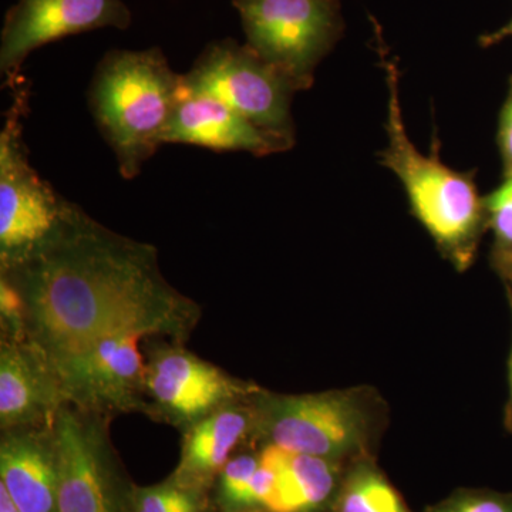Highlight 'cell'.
Returning a JSON list of instances; mask_svg holds the SVG:
<instances>
[{"instance_id": "1", "label": "cell", "mask_w": 512, "mask_h": 512, "mask_svg": "<svg viewBox=\"0 0 512 512\" xmlns=\"http://www.w3.org/2000/svg\"><path fill=\"white\" fill-rule=\"evenodd\" d=\"M47 366L123 333H180L194 306L158 269L156 251L113 234L66 202L53 237L3 271Z\"/></svg>"}, {"instance_id": "2", "label": "cell", "mask_w": 512, "mask_h": 512, "mask_svg": "<svg viewBox=\"0 0 512 512\" xmlns=\"http://www.w3.org/2000/svg\"><path fill=\"white\" fill-rule=\"evenodd\" d=\"M180 89L181 74L160 47L114 49L101 57L87 100L126 180L136 178L164 146Z\"/></svg>"}, {"instance_id": "3", "label": "cell", "mask_w": 512, "mask_h": 512, "mask_svg": "<svg viewBox=\"0 0 512 512\" xmlns=\"http://www.w3.org/2000/svg\"><path fill=\"white\" fill-rule=\"evenodd\" d=\"M382 56L387 101L386 131L389 144L380 163L402 183L417 221L426 228L440 251L457 266L466 269L476 254L485 218L484 200L478 194L473 171L463 173L444 164L440 143L434 137L433 153L423 154L407 134L399 97V69Z\"/></svg>"}, {"instance_id": "4", "label": "cell", "mask_w": 512, "mask_h": 512, "mask_svg": "<svg viewBox=\"0 0 512 512\" xmlns=\"http://www.w3.org/2000/svg\"><path fill=\"white\" fill-rule=\"evenodd\" d=\"M232 5L245 45L301 92L311 89L316 67L345 30L340 0H232Z\"/></svg>"}, {"instance_id": "5", "label": "cell", "mask_w": 512, "mask_h": 512, "mask_svg": "<svg viewBox=\"0 0 512 512\" xmlns=\"http://www.w3.org/2000/svg\"><path fill=\"white\" fill-rule=\"evenodd\" d=\"M184 89L210 94L272 136L295 146L292 100L299 87L245 43H208L191 70L181 74Z\"/></svg>"}, {"instance_id": "6", "label": "cell", "mask_w": 512, "mask_h": 512, "mask_svg": "<svg viewBox=\"0 0 512 512\" xmlns=\"http://www.w3.org/2000/svg\"><path fill=\"white\" fill-rule=\"evenodd\" d=\"M28 96L19 90L0 131V259L13 268L43 247L59 228L66 200L30 164L23 140Z\"/></svg>"}, {"instance_id": "7", "label": "cell", "mask_w": 512, "mask_h": 512, "mask_svg": "<svg viewBox=\"0 0 512 512\" xmlns=\"http://www.w3.org/2000/svg\"><path fill=\"white\" fill-rule=\"evenodd\" d=\"M262 429L275 446L330 460L365 446L372 410L355 390L276 397L264 407Z\"/></svg>"}, {"instance_id": "8", "label": "cell", "mask_w": 512, "mask_h": 512, "mask_svg": "<svg viewBox=\"0 0 512 512\" xmlns=\"http://www.w3.org/2000/svg\"><path fill=\"white\" fill-rule=\"evenodd\" d=\"M131 22L123 0H18L0 33V72L12 79L39 47L97 29L126 30Z\"/></svg>"}, {"instance_id": "9", "label": "cell", "mask_w": 512, "mask_h": 512, "mask_svg": "<svg viewBox=\"0 0 512 512\" xmlns=\"http://www.w3.org/2000/svg\"><path fill=\"white\" fill-rule=\"evenodd\" d=\"M57 463V512H123L110 477L101 434L66 410L52 433Z\"/></svg>"}, {"instance_id": "10", "label": "cell", "mask_w": 512, "mask_h": 512, "mask_svg": "<svg viewBox=\"0 0 512 512\" xmlns=\"http://www.w3.org/2000/svg\"><path fill=\"white\" fill-rule=\"evenodd\" d=\"M143 333L109 336L94 345L53 363L50 372L64 393L90 404H120L131 399L143 382L138 350Z\"/></svg>"}, {"instance_id": "11", "label": "cell", "mask_w": 512, "mask_h": 512, "mask_svg": "<svg viewBox=\"0 0 512 512\" xmlns=\"http://www.w3.org/2000/svg\"><path fill=\"white\" fill-rule=\"evenodd\" d=\"M164 144H188L214 151H244L264 157L291 150V144L254 126L210 94L190 92L181 83Z\"/></svg>"}, {"instance_id": "12", "label": "cell", "mask_w": 512, "mask_h": 512, "mask_svg": "<svg viewBox=\"0 0 512 512\" xmlns=\"http://www.w3.org/2000/svg\"><path fill=\"white\" fill-rule=\"evenodd\" d=\"M146 375L154 399L187 420L210 416L241 390L217 367L180 350L161 353Z\"/></svg>"}, {"instance_id": "13", "label": "cell", "mask_w": 512, "mask_h": 512, "mask_svg": "<svg viewBox=\"0 0 512 512\" xmlns=\"http://www.w3.org/2000/svg\"><path fill=\"white\" fill-rule=\"evenodd\" d=\"M0 485L20 512H57V463L50 444L32 434L10 436L0 447Z\"/></svg>"}, {"instance_id": "14", "label": "cell", "mask_w": 512, "mask_h": 512, "mask_svg": "<svg viewBox=\"0 0 512 512\" xmlns=\"http://www.w3.org/2000/svg\"><path fill=\"white\" fill-rule=\"evenodd\" d=\"M262 457L275 471V488L265 507L271 512H308L328 500L335 487L329 460L269 444Z\"/></svg>"}, {"instance_id": "15", "label": "cell", "mask_w": 512, "mask_h": 512, "mask_svg": "<svg viewBox=\"0 0 512 512\" xmlns=\"http://www.w3.org/2000/svg\"><path fill=\"white\" fill-rule=\"evenodd\" d=\"M55 376L28 350L6 346L0 356V420L19 426L42 416L55 400Z\"/></svg>"}, {"instance_id": "16", "label": "cell", "mask_w": 512, "mask_h": 512, "mask_svg": "<svg viewBox=\"0 0 512 512\" xmlns=\"http://www.w3.org/2000/svg\"><path fill=\"white\" fill-rule=\"evenodd\" d=\"M247 414L238 409H224L204 417L185 441L180 474L200 478L211 476L228 463L229 454L245 436Z\"/></svg>"}, {"instance_id": "17", "label": "cell", "mask_w": 512, "mask_h": 512, "mask_svg": "<svg viewBox=\"0 0 512 512\" xmlns=\"http://www.w3.org/2000/svg\"><path fill=\"white\" fill-rule=\"evenodd\" d=\"M340 512H409L402 498L379 473L362 468L350 478L342 500Z\"/></svg>"}, {"instance_id": "18", "label": "cell", "mask_w": 512, "mask_h": 512, "mask_svg": "<svg viewBox=\"0 0 512 512\" xmlns=\"http://www.w3.org/2000/svg\"><path fill=\"white\" fill-rule=\"evenodd\" d=\"M485 215L501 247L512 248V167L503 183L484 198Z\"/></svg>"}, {"instance_id": "19", "label": "cell", "mask_w": 512, "mask_h": 512, "mask_svg": "<svg viewBox=\"0 0 512 512\" xmlns=\"http://www.w3.org/2000/svg\"><path fill=\"white\" fill-rule=\"evenodd\" d=\"M136 512H200V508L191 491L177 485H163L141 491Z\"/></svg>"}, {"instance_id": "20", "label": "cell", "mask_w": 512, "mask_h": 512, "mask_svg": "<svg viewBox=\"0 0 512 512\" xmlns=\"http://www.w3.org/2000/svg\"><path fill=\"white\" fill-rule=\"evenodd\" d=\"M258 466L259 458L251 456L237 457L225 464L222 473V494L229 504L238 505L239 498Z\"/></svg>"}, {"instance_id": "21", "label": "cell", "mask_w": 512, "mask_h": 512, "mask_svg": "<svg viewBox=\"0 0 512 512\" xmlns=\"http://www.w3.org/2000/svg\"><path fill=\"white\" fill-rule=\"evenodd\" d=\"M439 512H512V498L490 494H466L444 504Z\"/></svg>"}, {"instance_id": "22", "label": "cell", "mask_w": 512, "mask_h": 512, "mask_svg": "<svg viewBox=\"0 0 512 512\" xmlns=\"http://www.w3.org/2000/svg\"><path fill=\"white\" fill-rule=\"evenodd\" d=\"M275 488V471L264 457H259V466L239 498L238 505L268 503Z\"/></svg>"}, {"instance_id": "23", "label": "cell", "mask_w": 512, "mask_h": 512, "mask_svg": "<svg viewBox=\"0 0 512 512\" xmlns=\"http://www.w3.org/2000/svg\"><path fill=\"white\" fill-rule=\"evenodd\" d=\"M498 146L507 168L512 167V80L510 92L500 114V126H498Z\"/></svg>"}, {"instance_id": "24", "label": "cell", "mask_w": 512, "mask_h": 512, "mask_svg": "<svg viewBox=\"0 0 512 512\" xmlns=\"http://www.w3.org/2000/svg\"><path fill=\"white\" fill-rule=\"evenodd\" d=\"M507 37H512V19L508 22V25H505L503 29L497 30V32L490 33V35L481 37V45L490 46L495 45V43L501 42V40L507 39Z\"/></svg>"}, {"instance_id": "25", "label": "cell", "mask_w": 512, "mask_h": 512, "mask_svg": "<svg viewBox=\"0 0 512 512\" xmlns=\"http://www.w3.org/2000/svg\"><path fill=\"white\" fill-rule=\"evenodd\" d=\"M0 512H20L3 485H0Z\"/></svg>"}, {"instance_id": "26", "label": "cell", "mask_w": 512, "mask_h": 512, "mask_svg": "<svg viewBox=\"0 0 512 512\" xmlns=\"http://www.w3.org/2000/svg\"><path fill=\"white\" fill-rule=\"evenodd\" d=\"M510 382H511V397H512V353L510 359Z\"/></svg>"}, {"instance_id": "27", "label": "cell", "mask_w": 512, "mask_h": 512, "mask_svg": "<svg viewBox=\"0 0 512 512\" xmlns=\"http://www.w3.org/2000/svg\"><path fill=\"white\" fill-rule=\"evenodd\" d=\"M511 274H512V266H511Z\"/></svg>"}]
</instances>
